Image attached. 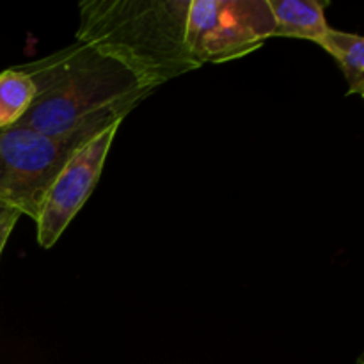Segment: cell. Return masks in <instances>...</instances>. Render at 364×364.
I'll return each instance as SVG.
<instances>
[{
    "instance_id": "1",
    "label": "cell",
    "mask_w": 364,
    "mask_h": 364,
    "mask_svg": "<svg viewBox=\"0 0 364 364\" xmlns=\"http://www.w3.org/2000/svg\"><path fill=\"white\" fill-rule=\"evenodd\" d=\"M20 70L34 82L36 96L16 124L77 144L123 123L155 91L123 63L80 41Z\"/></svg>"
},
{
    "instance_id": "2",
    "label": "cell",
    "mask_w": 364,
    "mask_h": 364,
    "mask_svg": "<svg viewBox=\"0 0 364 364\" xmlns=\"http://www.w3.org/2000/svg\"><path fill=\"white\" fill-rule=\"evenodd\" d=\"M191 0H89L77 41L102 50L153 87L198 70L185 43Z\"/></svg>"
},
{
    "instance_id": "3",
    "label": "cell",
    "mask_w": 364,
    "mask_h": 364,
    "mask_svg": "<svg viewBox=\"0 0 364 364\" xmlns=\"http://www.w3.org/2000/svg\"><path fill=\"white\" fill-rule=\"evenodd\" d=\"M276 23L267 0H191L185 43L201 66L240 59L274 38Z\"/></svg>"
},
{
    "instance_id": "4",
    "label": "cell",
    "mask_w": 364,
    "mask_h": 364,
    "mask_svg": "<svg viewBox=\"0 0 364 364\" xmlns=\"http://www.w3.org/2000/svg\"><path fill=\"white\" fill-rule=\"evenodd\" d=\"M80 146L13 124L0 130V203L38 219L46 191Z\"/></svg>"
},
{
    "instance_id": "5",
    "label": "cell",
    "mask_w": 364,
    "mask_h": 364,
    "mask_svg": "<svg viewBox=\"0 0 364 364\" xmlns=\"http://www.w3.org/2000/svg\"><path fill=\"white\" fill-rule=\"evenodd\" d=\"M119 127L121 124H112L80 146L52 181L36 219V235L41 247L55 245L95 191Z\"/></svg>"
},
{
    "instance_id": "6",
    "label": "cell",
    "mask_w": 364,
    "mask_h": 364,
    "mask_svg": "<svg viewBox=\"0 0 364 364\" xmlns=\"http://www.w3.org/2000/svg\"><path fill=\"white\" fill-rule=\"evenodd\" d=\"M276 31L274 36L309 39L318 43L329 31L326 20V4L316 0H267Z\"/></svg>"
},
{
    "instance_id": "7",
    "label": "cell",
    "mask_w": 364,
    "mask_h": 364,
    "mask_svg": "<svg viewBox=\"0 0 364 364\" xmlns=\"http://www.w3.org/2000/svg\"><path fill=\"white\" fill-rule=\"evenodd\" d=\"M318 45L340 63L348 82V95L364 92V39L358 34L329 28Z\"/></svg>"
},
{
    "instance_id": "8",
    "label": "cell",
    "mask_w": 364,
    "mask_h": 364,
    "mask_svg": "<svg viewBox=\"0 0 364 364\" xmlns=\"http://www.w3.org/2000/svg\"><path fill=\"white\" fill-rule=\"evenodd\" d=\"M36 87L27 73L6 70L0 73V130L16 124L34 102Z\"/></svg>"
},
{
    "instance_id": "9",
    "label": "cell",
    "mask_w": 364,
    "mask_h": 364,
    "mask_svg": "<svg viewBox=\"0 0 364 364\" xmlns=\"http://www.w3.org/2000/svg\"><path fill=\"white\" fill-rule=\"evenodd\" d=\"M18 219H20V213L14 212V210H11L9 213H6V215L0 219V256H2L4 247H6L7 240H9L11 233H13Z\"/></svg>"
},
{
    "instance_id": "10",
    "label": "cell",
    "mask_w": 364,
    "mask_h": 364,
    "mask_svg": "<svg viewBox=\"0 0 364 364\" xmlns=\"http://www.w3.org/2000/svg\"><path fill=\"white\" fill-rule=\"evenodd\" d=\"M9 212H11V208H7L6 205H2V203H0V219H2V217Z\"/></svg>"
}]
</instances>
